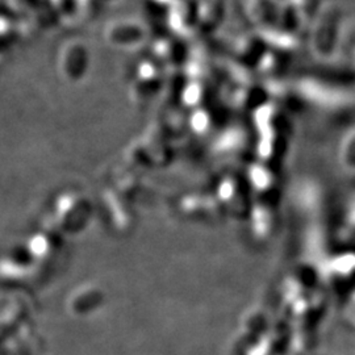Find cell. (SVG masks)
I'll return each mask as SVG.
<instances>
[{"label":"cell","instance_id":"obj_2","mask_svg":"<svg viewBox=\"0 0 355 355\" xmlns=\"http://www.w3.org/2000/svg\"><path fill=\"white\" fill-rule=\"evenodd\" d=\"M341 157H343V162L355 165V129L350 130L343 137Z\"/></svg>","mask_w":355,"mask_h":355},{"label":"cell","instance_id":"obj_1","mask_svg":"<svg viewBox=\"0 0 355 355\" xmlns=\"http://www.w3.org/2000/svg\"><path fill=\"white\" fill-rule=\"evenodd\" d=\"M343 12L338 4L328 1L321 4L311 26V46L318 58L328 60L340 42Z\"/></svg>","mask_w":355,"mask_h":355}]
</instances>
